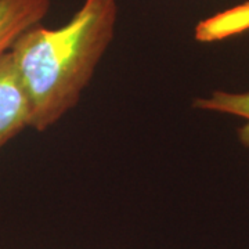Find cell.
Here are the masks:
<instances>
[{
    "mask_svg": "<svg viewBox=\"0 0 249 249\" xmlns=\"http://www.w3.org/2000/svg\"><path fill=\"white\" fill-rule=\"evenodd\" d=\"M118 22L116 0H85L60 28L37 24L9 50L31 108V129L45 132L76 107Z\"/></svg>",
    "mask_w": 249,
    "mask_h": 249,
    "instance_id": "cell-1",
    "label": "cell"
},
{
    "mask_svg": "<svg viewBox=\"0 0 249 249\" xmlns=\"http://www.w3.org/2000/svg\"><path fill=\"white\" fill-rule=\"evenodd\" d=\"M31 127V108L10 53L0 55V150Z\"/></svg>",
    "mask_w": 249,
    "mask_h": 249,
    "instance_id": "cell-2",
    "label": "cell"
},
{
    "mask_svg": "<svg viewBox=\"0 0 249 249\" xmlns=\"http://www.w3.org/2000/svg\"><path fill=\"white\" fill-rule=\"evenodd\" d=\"M52 7V0H0V55L28 29L40 24Z\"/></svg>",
    "mask_w": 249,
    "mask_h": 249,
    "instance_id": "cell-3",
    "label": "cell"
},
{
    "mask_svg": "<svg viewBox=\"0 0 249 249\" xmlns=\"http://www.w3.org/2000/svg\"><path fill=\"white\" fill-rule=\"evenodd\" d=\"M193 108L244 119V124L237 129V137L241 145L249 151V91L213 90L209 96L194 98Z\"/></svg>",
    "mask_w": 249,
    "mask_h": 249,
    "instance_id": "cell-4",
    "label": "cell"
},
{
    "mask_svg": "<svg viewBox=\"0 0 249 249\" xmlns=\"http://www.w3.org/2000/svg\"><path fill=\"white\" fill-rule=\"evenodd\" d=\"M247 31H249V1L201 21L196 28V39L211 43Z\"/></svg>",
    "mask_w": 249,
    "mask_h": 249,
    "instance_id": "cell-5",
    "label": "cell"
}]
</instances>
